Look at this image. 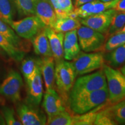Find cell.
<instances>
[{
  "label": "cell",
  "mask_w": 125,
  "mask_h": 125,
  "mask_svg": "<svg viewBox=\"0 0 125 125\" xmlns=\"http://www.w3.org/2000/svg\"><path fill=\"white\" fill-rule=\"evenodd\" d=\"M101 1H103V2H107V1H112V0H100Z\"/></svg>",
  "instance_id": "obj_41"
},
{
  "label": "cell",
  "mask_w": 125,
  "mask_h": 125,
  "mask_svg": "<svg viewBox=\"0 0 125 125\" xmlns=\"http://www.w3.org/2000/svg\"><path fill=\"white\" fill-rule=\"evenodd\" d=\"M115 12L116 10L112 8L101 13L94 14L86 18L81 19V23L101 33H107Z\"/></svg>",
  "instance_id": "obj_10"
},
{
  "label": "cell",
  "mask_w": 125,
  "mask_h": 125,
  "mask_svg": "<svg viewBox=\"0 0 125 125\" xmlns=\"http://www.w3.org/2000/svg\"><path fill=\"white\" fill-rule=\"evenodd\" d=\"M77 35L81 49L85 52H96L103 50L106 41L104 34L83 25L77 29Z\"/></svg>",
  "instance_id": "obj_6"
},
{
  "label": "cell",
  "mask_w": 125,
  "mask_h": 125,
  "mask_svg": "<svg viewBox=\"0 0 125 125\" xmlns=\"http://www.w3.org/2000/svg\"><path fill=\"white\" fill-rule=\"evenodd\" d=\"M2 116L6 124L8 125H21V122L16 119L13 109L8 107H4L1 109Z\"/></svg>",
  "instance_id": "obj_33"
},
{
  "label": "cell",
  "mask_w": 125,
  "mask_h": 125,
  "mask_svg": "<svg viewBox=\"0 0 125 125\" xmlns=\"http://www.w3.org/2000/svg\"><path fill=\"white\" fill-rule=\"evenodd\" d=\"M45 27L31 39V42L36 54L43 57H51L53 56L52 52Z\"/></svg>",
  "instance_id": "obj_17"
},
{
  "label": "cell",
  "mask_w": 125,
  "mask_h": 125,
  "mask_svg": "<svg viewBox=\"0 0 125 125\" xmlns=\"http://www.w3.org/2000/svg\"><path fill=\"white\" fill-rule=\"evenodd\" d=\"M64 59L65 60H73L81 52L78 42L77 30H74L64 33L63 41Z\"/></svg>",
  "instance_id": "obj_16"
},
{
  "label": "cell",
  "mask_w": 125,
  "mask_h": 125,
  "mask_svg": "<svg viewBox=\"0 0 125 125\" xmlns=\"http://www.w3.org/2000/svg\"><path fill=\"white\" fill-rule=\"evenodd\" d=\"M108 92V102L115 104L125 99V76L120 70L107 65L103 67Z\"/></svg>",
  "instance_id": "obj_3"
},
{
  "label": "cell",
  "mask_w": 125,
  "mask_h": 125,
  "mask_svg": "<svg viewBox=\"0 0 125 125\" xmlns=\"http://www.w3.org/2000/svg\"><path fill=\"white\" fill-rule=\"evenodd\" d=\"M16 7L22 15H34L35 13V0H14Z\"/></svg>",
  "instance_id": "obj_29"
},
{
  "label": "cell",
  "mask_w": 125,
  "mask_h": 125,
  "mask_svg": "<svg viewBox=\"0 0 125 125\" xmlns=\"http://www.w3.org/2000/svg\"><path fill=\"white\" fill-rule=\"evenodd\" d=\"M6 125V123L5 122V120L4 118H3V116L0 114V125Z\"/></svg>",
  "instance_id": "obj_37"
},
{
  "label": "cell",
  "mask_w": 125,
  "mask_h": 125,
  "mask_svg": "<svg viewBox=\"0 0 125 125\" xmlns=\"http://www.w3.org/2000/svg\"><path fill=\"white\" fill-rule=\"evenodd\" d=\"M15 5L14 0H0V19L9 25L13 21Z\"/></svg>",
  "instance_id": "obj_23"
},
{
  "label": "cell",
  "mask_w": 125,
  "mask_h": 125,
  "mask_svg": "<svg viewBox=\"0 0 125 125\" xmlns=\"http://www.w3.org/2000/svg\"><path fill=\"white\" fill-rule=\"evenodd\" d=\"M17 112L20 122L23 125H46L47 118L38 106L26 102L19 104Z\"/></svg>",
  "instance_id": "obj_9"
},
{
  "label": "cell",
  "mask_w": 125,
  "mask_h": 125,
  "mask_svg": "<svg viewBox=\"0 0 125 125\" xmlns=\"http://www.w3.org/2000/svg\"><path fill=\"white\" fill-rule=\"evenodd\" d=\"M0 34L4 36L9 42L15 45L16 47L25 53L30 51V45L29 42L26 41L21 40L16 32H14L13 29L9 26V24L6 23L0 19Z\"/></svg>",
  "instance_id": "obj_18"
},
{
  "label": "cell",
  "mask_w": 125,
  "mask_h": 125,
  "mask_svg": "<svg viewBox=\"0 0 125 125\" xmlns=\"http://www.w3.org/2000/svg\"><path fill=\"white\" fill-rule=\"evenodd\" d=\"M105 106L97 114L96 119L94 122V125H114L117 124L112 118L109 111L108 107L105 108Z\"/></svg>",
  "instance_id": "obj_32"
},
{
  "label": "cell",
  "mask_w": 125,
  "mask_h": 125,
  "mask_svg": "<svg viewBox=\"0 0 125 125\" xmlns=\"http://www.w3.org/2000/svg\"><path fill=\"white\" fill-rule=\"evenodd\" d=\"M65 105V103L54 89L45 92L43 96L42 107L48 118H51L67 110Z\"/></svg>",
  "instance_id": "obj_12"
},
{
  "label": "cell",
  "mask_w": 125,
  "mask_h": 125,
  "mask_svg": "<svg viewBox=\"0 0 125 125\" xmlns=\"http://www.w3.org/2000/svg\"><path fill=\"white\" fill-rule=\"evenodd\" d=\"M94 0H74V7L76 8L79 7V6L82 5L86 4V3L91 2Z\"/></svg>",
  "instance_id": "obj_35"
},
{
  "label": "cell",
  "mask_w": 125,
  "mask_h": 125,
  "mask_svg": "<svg viewBox=\"0 0 125 125\" xmlns=\"http://www.w3.org/2000/svg\"><path fill=\"white\" fill-rule=\"evenodd\" d=\"M76 75H83L100 69L104 65L103 54L96 52H81L72 62Z\"/></svg>",
  "instance_id": "obj_5"
},
{
  "label": "cell",
  "mask_w": 125,
  "mask_h": 125,
  "mask_svg": "<svg viewBox=\"0 0 125 125\" xmlns=\"http://www.w3.org/2000/svg\"><path fill=\"white\" fill-rule=\"evenodd\" d=\"M27 83V97L26 102L38 106L43 96V82L40 65L35 74Z\"/></svg>",
  "instance_id": "obj_11"
},
{
  "label": "cell",
  "mask_w": 125,
  "mask_h": 125,
  "mask_svg": "<svg viewBox=\"0 0 125 125\" xmlns=\"http://www.w3.org/2000/svg\"><path fill=\"white\" fill-rule=\"evenodd\" d=\"M125 25V12L116 11L114 14L109 29L107 31V34L112 35L119 32Z\"/></svg>",
  "instance_id": "obj_24"
},
{
  "label": "cell",
  "mask_w": 125,
  "mask_h": 125,
  "mask_svg": "<svg viewBox=\"0 0 125 125\" xmlns=\"http://www.w3.org/2000/svg\"><path fill=\"white\" fill-rule=\"evenodd\" d=\"M23 85V79L19 73L11 71L0 86V93L12 102H19Z\"/></svg>",
  "instance_id": "obj_8"
},
{
  "label": "cell",
  "mask_w": 125,
  "mask_h": 125,
  "mask_svg": "<svg viewBox=\"0 0 125 125\" xmlns=\"http://www.w3.org/2000/svg\"><path fill=\"white\" fill-rule=\"evenodd\" d=\"M45 26L53 27L56 16L54 9L50 0H37L35 3V13Z\"/></svg>",
  "instance_id": "obj_13"
},
{
  "label": "cell",
  "mask_w": 125,
  "mask_h": 125,
  "mask_svg": "<svg viewBox=\"0 0 125 125\" xmlns=\"http://www.w3.org/2000/svg\"><path fill=\"white\" fill-rule=\"evenodd\" d=\"M120 71H121V73H122L123 75L125 76V65L122 67L121 69H120Z\"/></svg>",
  "instance_id": "obj_38"
},
{
  "label": "cell",
  "mask_w": 125,
  "mask_h": 125,
  "mask_svg": "<svg viewBox=\"0 0 125 125\" xmlns=\"http://www.w3.org/2000/svg\"><path fill=\"white\" fill-rule=\"evenodd\" d=\"M108 99V92L107 87H105L87 93L70 96L67 104L73 113L82 114L107 103Z\"/></svg>",
  "instance_id": "obj_1"
},
{
  "label": "cell",
  "mask_w": 125,
  "mask_h": 125,
  "mask_svg": "<svg viewBox=\"0 0 125 125\" xmlns=\"http://www.w3.org/2000/svg\"><path fill=\"white\" fill-rule=\"evenodd\" d=\"M111 115L117 124H125V99L108 107Z\"/></svg>",
  "instance_id": "obj_26"
},
{
  "label": "cell",
  "mask_w": 125,
  "mask_h": 125,
  "mask_svg": "<svg viewBox=\"0 0 125 125\" xmlns=\"http://www.w3.org/2000/svg\"><path fill=\"white\" fill-rule=\"evenodd\" d=\"M118 1V0H112L107 2H103L99 0H94L92 1V4L90 8L91 15L101 13L108 9L114 8Z\"/></svg>",
  "instance_id": "obj_31"
},
{
  "label": "cell",
  "mask_w": 125,
  "mask_h": 125,
  "mask_svg": "<svg viewBox=\"0 0 125 125\" xmlns=\"http://www.w3.org/2000/svg\"><path fill=\"white\" fill-rule=\"evenodd\" d=\"M123 32V33H125V25L124 27H123V29H122L119 32Z\"/></svg>",
  "instance_id": "obj_40"
},
{
  "label": "cell",
  "mask_w": 125,
  "mask_h": 125,
  "mask_svg": "<svg viewBox=\"0 0 125 125\" xmlns=\"http://www.w3.org/2000/svg\"><path fill=\"white\" fill-rule=\"evenodd\" d=\"M9 26L21 38L31 40L45 27L37 16H30L18 21H12Z\"/></svg>",
  "instance_id": "obj_7"
},
{
  "label": "cell",
  "mask_w": 125,
  "mask_h": 125,
  "mask_svg": "<svg viewBox=\"0 0 125 125\" xmlns=\"http://www.w3.org/2000/svg\"><path fill=\"white\" fill-rule=\"evenodd\" d=\"M45 29L55 62H57L63 60V41L64 33L57 32L53 28L48 26H45Z\"/></svg>",
  "instance_id": "obj_14"
},
{
  "label": "cell",
  "mask_w": 125,
  "mask_h": 125,
  "mask_svg": "<svg viewBox=\"0 0 125 125\" xmlns=\"http://www.w3.org/2000/svg\"><path fill=\"white\" fill-rule=\"evenodd\" d=\"M4 103H5V101L4 100V99H3L2 98H1V97H0V104H2V105H4Z\"/></svg>",
  "instance_id": "obj_39"
},
{
  "label": "cell",
  "mask_w": 125,
  "mask_h": 125,
  "mask_svg": "<svg viewBox=\"0 0 125 125\" xmlns=\"http://www.w3.org/2000/svg\"><path fill=\"white\" fill-rule=\"evenodd\" d=\"M125 43V33L118 32L111 35L103 48L105 52H109Z\"/></svg>",
  "instance_id": "obj_27"
},
{
  "label": "cell",
  "mask_w": 125,
  "mask_h": 125,
  "mask_svg": "<svg viewBox=\"0 0 125 125\" xmlns=\"http://www.w3.org/2000/svg\"><path fill=\"white\" fill-rule=\"evenodd\" d=\"M35 1H37V0H35Z\"/></svg>",
  "instance_id": "obj_42"
},
{
  "label": "cell",
  "mask_w": 125,
  "mask_h": 125,
  "mask_svg": "<svg viewBox=\"0 0 125 125\" xmlns=\"http://www.w3.org/2000/svg\"><path fill=\"white\" fill-rule=\"evenodd\" d=\"M0 48H1L12 59L16 62L22 60L25 52L16 47L7 38L0 34Z\"/></svg>",
  "instance_id": "obj_21"
},
{
  "label": "cell",
  "mask_w": 125,
  "mask_h": 125,
  "mask_svg": "<svg viewBox=\"0 0 125 125\" xmlns=\"http://www.w3.org/2000/svg\"><path fill=\"white\" fill-rule=\"evenodd\" d=\"M107 103L99 105L90 111L82 114L73 115L72 125H94L97 114L106 105Z\"/></svg>",
  "instance_id": "obj_20"
},
{
  "label": "cell",
  "mask_w": 125,
  "mask_h": 125,
  "mask_svg": "<svg viewBox=\"0 0 125 125\" xmlns=\"http://www.w3.org/2000/svg\"><path fill=\"white\" fill-rule=\"evenodd\" d=\"M107 59L114 67H119L125 63V43L109 52Z\"/></svg>",
  "instance_id": "obj_25"
},
{
  "label": "cell",
  "mask_w": 125,
  "mask_h": 125,
  "mask_svg": "<svg viewBox=\"0 0 125 125\" xmlns=\"http://www.w3.org/2000/svg\"><path fill=\"white\" fill-rule=\"evenodd\" d=\"M81 26L80 19L73 15V12L70 16L57 18L53 29L57 32H65L77 30Z\"/></svg>",
  "instance_id": "obj_19"
},
{
  "label": "cell",
  "mask_w": 125,
  "mask_h": 125,
  "mask_svg": "<svg viewBox=\"0 0 125 125\" xmlns=\"http://www.w3.org/2000/svg\"><path fill=\"white\" fill-rule=\"evenodd\" d=\"M114 9L116 11L125 12V0H118Z\"/></svg>",
  "instance_id": "obj_34"
},
{
  "label": "cell",
  "mask_w": 125,
  "mask_h": 125,
  "mask_svg": "<svg viewBox=\"0 0 125 125\" xmlns=\"http://www.w3.org/2000/svg\"><path fill=\"white\" fill-rule=\"evenodd\" d=\"M73 115L67 110L47 118L46 124L49 125H72Z\"/></svg>",
  "instance_id": "obj_28"
},
{
  "label": "cell",
  "mask_w": 125,
  "mask_h": 125,
  "mask_svg": "<svg viewBox=\"0 0 125 125\" xmlns=\"http://www.w3.org/2000/svg\"><path fill=\"white\" fill-rule=\"evenodd\" d=\"M53 6V8L54 10L57 8V0H50Z\"/></svg>",
  "instance_id": "obj_36"
},
{
  "label": "cell",
  "mask_w": 125,
  "mask_h": 125,
  "mask_svg": "<svg viewBox=\"0 0 125 125\" xmlns=\"http://www.w3.org/2000/svg\"><path fill=\"white\" fill-rule=\"evenodd\" d=\"M74 9L72 0H57V8L55 11L57 18L70 16Z\"/></svg>",
  "instance_id": "obj_30"
},
{
  "label": "cell",
  "mask_w": 125,
  "mask_h": 125,
  "mask_svg": "<svg viewBox=\"0 0 125 125\" xmlns=\"http://www.w3.org/2000/svg\"><path fill=\"white\" fill-rule=\"evenodd\" d=\"M107 87V81L104 70L101 69L94 73L83 75L75 81L70 92V96L94 91ZM68 96V97H69Z\"/></svg>",
  "instance_id": "obj_4"
},
{
  "label": "cell",
  "mask_w": 125,
  "mask_h": 125,
  "mask_svg": "<svg viewBox=\"0 0 125 125\" xmlns=\"http://www.w3.org/2000/svg\"><path fill=\"white\" fill-rule=\"evenodd\" d=\"M76 76L72 62L62 60L56 62L55 84L59 95L67 103L70 92L74 85Z\"/></svg>",
  "instance_id": "obj_2"
},
{
  "label": "cell",
  "mask_w": 125,
  "mask_h": 125,
  "mask_svg": "<svg viewBox=\"0 0 125 125\" xmlns=\"http://www.w3.org/2000/svg\"><path fill=\"white\" fill-rule=\"evenodd\" d=\"M40 69L46 91L54 89L55 86V61L53 56L40 59Z\"/></svg>",
  "instance_id": "obj_15"
},
{
  "label": "cell",
  "mask_w": 125,
  "mask_h": 125,
  "mask_svg": "<svg viewBox=\"0 0 125 125\" xmlns=\"http://www.w3.org/2000/svg\"><path fill=\"white\" fill-rule=\"evenodd\" d=\"M40 65V59L29 57L22 61L21 70L27 82L35 75Z\"/></svg>",
  "instance_id": "obj_22"
}]
</instances>
